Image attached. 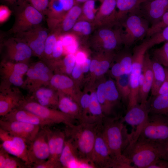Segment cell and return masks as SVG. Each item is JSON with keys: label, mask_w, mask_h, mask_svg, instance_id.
I'll list each match as a JSON object with an SVG mask.
<instances>
[{"label": "cell", "mask_w": 168, "mask_h": 168, "mask_svg": "<svg viewBox=\"0 0 168 168\" xmlns=\"http://www.w3.org/2000/svg\"><path fill=\"white\" fill-rule=\"evenodd\" d=\"M27 63L3 60L1 62L0 72L4 81L16 87H23V77L29 68Z\"/></svg>", "instance_id": "obj_11"}, {"label": "cell", "mask_w": 168, "mask_h": 168, "mask_svg": "<svg viewBox=\"0 0 168 168\" xmlns=\"http://www.w3.org/2000/svg\"><path fill=\"white\" fill-rule=\"evenodd\" d=\"M1 119L6 120L24 122L39 125L42 128L55 124L31 112L19 107L15 109L5 116L2 117Z\"/></svg>", "instance_id": "obj_18"}, {"label": "cell", "mask_w": 168, "mask_h": 168, "mask_svg": "<svg viewBox=\"0 0 168 168\" xmlns=\"http://www.w3.org/2000/svg\"><path fill=\"white\" fill-rule=\"evenodd\" d=\"M82 12L80 7L74 5L66 12L60 21V27L63 31L67 32L72 28Z\"/></svg>", "instance_id": "obj_32"}, {"label": "cell", "mask_w": 168, "mask_h": 168, "mask_svg": "<svg viewBox=\"0 0 168 168\" xmlns=\"http://www.w3.org/2000/svg\"><path fill=\"white\" fill-rule=\"evenodd\" d=\"M100 124L95 139L91 159L96 168H112L113 159L102 134Z\"/></svg>", "instance_id": "obj_16"}, {"label": "cell", "mask_w": 168, "mask_h": 168, "mask_svg": "<svg viewBox=\"0 0 168 168\" xmlns=\"http://www.w3.org/2000/svg\"><path fill=\"white\" fill-rule=\"evenodd\" d=\"M7 60L15 62L27 63L33 55L30 47L24 41L14 36L2 43Z\"/></svg>", "instance_id": "obj_12"}, {"label": "cell", "mask_w": 168, "mask_h": 168, "mask_svg": "<svg viewBox=\"0 0 168 168\" xmlns=\"http://www.w3.org/2000/svg\"><path fill=\"white\" fill-rule=\"evenodd\" d=\"M132 54L129 49L125 50L117 62L123 70L124 74L129 75L132 68Z\"/></svg>", "instance_id": "obj_39"}, {"label": "cell", "mask_w": 168, "mask_h": 168, "mask_svg": "<svg viewBox=\"0 0 168 168\" xmlns=\"http://www.w3.org/2000/svg\"><path fill=\"white\" fill-rule=\"evenodd\" d=\"M41 128L39 125L21 121L0 120V128L22 138L28 145L34 140Z\"/></svg>", "instance_id": "obj_13"}, {"label": "cell", "mask_w": 168, "mask_h": 168, "mask_svg": "<svg viewBox=\"0 0 168 168\" xmlns=\"http://www.w3.org/2000/svg\"><path fill=\"white\" fill-rule=\"evenodd\" d=\"M156 143L161 153V158L168 161V139L163 142Z\"/></svg>", "instance_id": "obj_49"}, {"label": "cell", "mask_w": 168, "mask_h": 168, "mask_svg": "<svg viewBox=\"0 0 168 168\" xmlns=\"http://www.w3.org/2000/svg\"><path fill=\"white\" fill-rule=\"evenodd\" d=\"M82 72L81 66L76 63L72 72L73 77L75 78H78Z\"/></svg>", "instance_id": "obj_56"}, {"label": "cell", "mask_w": 168, "mask_h": 168, "mask_svg": "<svg viewBox=\"0 0 168 168\" xmlns=\"http://www.w3.org/2000/svg\"><path fill=\"white\" fill-rule=\"evenodd\" d=\"M56 33L54 31L49 33L45 42L44 60L51 59L54 47L58 40Z\"/></svg>", "instance_id": "obj_37"}, {"label": "cell", "mask_w": 168, "mask_h": 168, "mask_svg": "<svg viewBox=\"0 0 168 168\" xmlns=\"http://www.w3.org/2000/svg\"><path fill=\"white\" fill-rule=\"evenodd\" d=\"M116 0H103L99 9V13L102 16L106 18L107 22L112 24L116 21L117 12Z\"/></svg>", "instance_id": "obj_34"}, {"label": "cell", "mask_w": 168, "mask_h": 168, "mask_svg": "<svg viewBox=\"0 0 168 168\" xmlns=\"http://www.w3.org/2000/svg\"><path fill=\"white\" fill-rule=\"evenodd\" d=\"M50 154L45 131L41 128L39 133L28 147V158L32 164L48 159Z\"/></svg>", "instance_id": "obj_15"}, {"label": "cell", "mask_w": 168, "mask_h": 168, "mask_svg": "<svg viewBox=\"0 0 168 168\" xmlns=\"http://www.w3.org/2000/svg\"><path fill=\"white\" fill-rule=\"evenodd\" d=\"M58 107L59 110L74 120H77L79 123L81 122L82 115L80 106L71 98L59 94Z\"/></svg>", "instance_id": "obj_24"}, {"label": "cell", "mask_w": 168, "mask_h": 168, "mask_svg": "<svg viewBox=\"0 0 168 168\" xmlns=\"http://www.w3.org/2000/svg\"><path fill=\"white\" fill-rule=\"evenodd\" d=\"M30 97L42 105L54 109L58 107V95L51 87H42L32 93Z\"/></svg>", "instance_id": "obj_23"}, {"label": "cell", "mask_w": 168, "mask_h": 168, "mask_svg": "<svg viewBox=\"0 0 168 168\" xmlns=\"http://www.w3.org/2000/svg\"><path fill=\"white\" fill-rule=\"evenodd\" d=\"M123 155L128 159L135 168H148L157 160L161 158L157 143L140 137L136 141L128 145Z\"/></svg>", "instance_id": "obj_3"}, {"label": "cell", "mask_w": 168, "mask_h": 168, "mask_svg": "<svg viewBox=\"0 0 168 168\" xmlns=\"http://www.w3.org/2000/svg\"><path fill=\"white\" fill-rule=\"evenodd\" d=\"M100 129L112 158V165L124 159L123 152L128 143L129 134L121 119L117 117L105 116L101 123Z\"/></svg>", "instance_id": "obj_1"}, {"label": "cell", "mask_w": 168, "mask_h": 168, "mask_svg": "<svg viewBox=\"0 0 168 168\" xmlns=\"http://www.w3.org/2000/svg\"><path fill=\"white\" fill-rule=\"evenodd\" d=\"M27 0L17 5L15 21L9 32L14 35L24 32L40 25L43 15Z\"/></svg>", "instance_id": "obj_4"}, {"label": "cell", "mask_w": 168, "mask_h": 168, "mask_svg": "<svg viewBox=\"0 0 168 168\" xmlns=\"http://www.w3.org/2000/svg\"><path fill=\"white\" fill-rule=\"evenodd\" d=\"M167 26H168V11L164 14L157 22L149 27L147 31L146 36L147 37H150Z\"/></svg>", "instance_id": "obj_40"}, {"label": "cell", "mask_w": 168, "mask_h": 168, "mask_svg": "<svg viewBox=\"0 0 168 168\" xmlns=\"http://www.w3.org/2000/svg\"><path fill=\"white\" fill-rule=\"evenodd\" d=\"M86 59L84 54L82 52H79L76 56V63L81 65L85 62Z\"/></svg>", "instance_id": "obj_57"}, {"label": "cell", "mask_w": 168, "mask_h": 168, "mask_svg": "<svg viewBox=\"0 0 168 168\" xmlns=\"http://www.w3.org/2000/svg\"><path fill=\"white\" fill-rule=\"evenodd\" d=\"M117 79V89L120 95L127 106L130 94L129 75L124 74Z\"/></svg>", "instance_id": "obj_35"}, {"label": "cell", "mask_w": 168, "mask_h": 168, "mask_svg": "<svg viewBox=\"0 0 168 168\" xmlns=\"http://www.w3.org/2000/svg\"><path fill=\"white\" fill-rule=\"evenodd\" d=\"M122 32V28L113 30L107 28L100 30L99 35L104 48L108 51H111L120 44L123 43Z\"/></svg>", "instance_id": "obj_22"}, {"label": "cell", "mask_w": 168, "mask_h": 168, "mask_svg": "<svg viewBox=\"0 0 168 168\" xmlns=\"http://www.w3.org/2000/svg\"><path fill=\"white\" fill-rule=\"evenodd\" d=\"M79 157L71 139L65 140L64 146L59 158L62 168H70L72 162Z\"/></svg>", "instance_id": "obj_27"}, {"label": "cell", "mask_w": 168, "mask_h": 168, "mask_svg": "<svg viewBox=\"0 0 168 168\" xmlns=\"http://www.w3.org/2000/svg\"><path fill=\"white\" fill-rule=\"evenodd\" d=\"M33 168H61L62 166L60 162L48 159L39 162L32 164Z\"/></svg>", "instance_id": "obj_44"}, {"label": "cell", "mask_w": 168, "mask_h": 168, "mask_svg": "<svg viewBox=\"0 0 168 168\" xmlns=\"http://www.w3.org/2000/svg\"><path fill=\"white\" fill-rule=\"evenodd\" d=\"M153 74V81L151 89L152 96L156 95L163 82L165 77V68L160 63L152 59Z\"/></svg>", "instance_id": "obj_28"}, {"label": "cell", "mask_w": 168, "mask_h": 168, "mask_svg": "<svg viewBox=\"0 0 168 168\" xmlns=\"http://www.w3.org/2000/svg\"><path fill=\"white\" fill-rule=\"evenodd\" d=\"M49 33L48 30L40 25L14 36L25 42L31 49L33 55L43 58L45 42Z\"/></svg>", "instance_id": "obj_9"}, {"label": "cell", "mask_w": 168, "mask_h": 168, "mask_svg": "<svg viewBox=\"0 0 168 168\" xmlns=\"http://www.w3.org/2000/svg\"><path fill=\"white\" fill-rule=\"evenodd\" d=\"M75 1L80 2H85L89 0H74Z\"/></svg>", "instance_id": "obj_61"}, {"label": "cell", "mask_w": 168, "mask_h": 168, "mask_svg": "<svg viewBox=\"0 0 168 168\" xmlns=\"http://www.w3.org/2000/svg\"><path fill=\"white\" fill-rule=\"evenodd\" d=\"M11 11L6 6L1 5L0 7V21L2 23L6 21L10 16Z\"/></svg>", "instance_id": "obj_50"}, {"label": "cell", "mask_w": 168, "mask_h": 168, "mask_svg": "<svg viewBox=\"0 0 168 168\" xmlns=\"http://www.w3.org/2000/svg\"><path fill=\"white\" fill-rule=\"evenodd\" d=\"M149 38L147 40L149 49L155 45L168 41V26Z\"/></svg>", "instance_id": "obj_38"}, {"label": "cell", "mask_w": 168, "mask_h": 168, "mask_svg": "<svg viewBox=\"0 0 168 168\" xmlns=\"http://www.w3.org/2000/svg\"><path fill=\"white\" fill-rule=\"evenodd\" d=\"M48 127L44 128L46 132L50 151L49 159L60 162L59 158L66 139V133L60 130H51Z\"/></svg>", "instance_id": "obj_19"}, {"label": "cell", "mask_w": 168, "mask_h": 168, "mask_svg": "<svg viewBox=\"0 0 168 168\" xmlns=\"http://www.w3.org/2000/svg\"><path fill=\"white\" fill-rule=\"evenodd\" d=\"M101 122H81L77 125L72 123L66 125V136L71 139L80 157L91 161L96 138Z\"/></svg>", "instance_id": "obj_2"}, {"label": "cell", "mask_w": 168, "mask_h": 168, "mask_svg": "<svg viewBox=\"0 0 168 168\" xmlns=\"http://www.w3.org/2000/svg\"><path fill=\"white\" fill-rule=\"evenodd\" d=\"M149 115L147 105L137 104L127 110V112L121 119L132 128L129 134V143L136 141L139 138Z\"/></svg>", "instance_id": "obj_8"}, {"label": "cell", "mask_w": 168, "mask_h": 168, "mask_svg": "<svg viewBox=\"0 0 168 168\" xmlns=\"http://www.w3.org/2000/svg\"><path fill=\"white\" fill-rule=\"evenodd\" d=\"M127 16L123 23L124 30L122 35L123 43L129 48L146 36L150 27L148 21L139 14L133 13Z\"/></svg>", "instance_id": "obj_5"}, {"label": "cell", "mask_w": 168, "mask_h": 168, "mask_svg": "<svg viewBox=\"0 0 168 168\" xmlns=\"http://www.w3.org/2000/svg\"><path fill=\"white\" fill-rule=\"evenodd\" d=\"M149 114H158L168 118V94L157 95L148 100Z\"/></svg>", "instance_id": "obj_25"}, {"label": "cell", "mask_w": 168, "mask_h": 168, "mask_svg": "<svg viewBox=\"0 0 168 168\" xmlns=\"http://www.w3.org/2000/svg\"><path fill=\"white\" fill-rule=\"evenodd\" d=\"M146 0H116V7L118 9L116 16V21L124 19L127 15L138 13L140 4Z\"/></svg>", "instance_id": "obj_26"}, {"label": "cell", "mask_w": 168, "mask_h": 168, "mask_svg": "<svg viewBox=\"0 0 168 168\" xmlns=\"http://www.w3.org/2000/svg\"><path fill=\"white\" fill-rule=\"evenodd\" d=\"M91 101L89 106V122L98 123L102 121L105 117L97 97L96 93L92 92L91 95Z\"/></svg>", "instance_id": "obj_31"}, {"label": "cell", "mask_w": 168, "mask_h": 168, "mask_svg": "<svg viewBox=\"0 0 168 168\" xmlns=\"http://www.w3.org/2000/svg\"><path fill=\"white\" fill-rule=\"evenodd\" d=\"M113 56V55L107 59L99 62L97 67L94 72L96 75H101L107 72L110 66V60L112 58Z\"/></svg>", "instance_id": "obj_47"}, {"label": "cell", "mask_w": 168, "mask_h": 168, "mask_svg": "<svg viewBox=\"0 0 168 168\" xmlns=\"http://www.w3.org/2000/svg\"><path fill=\"white\" fill-rule=\"evenodd\" d=\"M99 62L96 60H93L91 62L90 70L91 72H94L96 69Z\"/></svg>", "instance_id": "obj_60"}, {"label": "cell", "mask_w": 168, "mask_h": 168, "mask_svg": "<svg viewBox=\"0 0 168 168\" xmlns=\"http://www.w3.org/2000/svg\"><path fill=\"white\" fill-rule=\"evenodd\" d=\"M152 54L153 59L168 68V41L161 47L153 49Z\"/></svg>", "instance_id": "obj_36"}, {"label": "cell", "mask_w": 168, "mask_h": 168, "mask_svg": "<svg viewBox=\"0 0 168 168\" xmlns=\"http://www.w3.org/2000/svg\"><path fill=\"white\" fill-rule=\"evenodd\" d=\"M72 29L74 31L86 35H89L91 31V24L86 21H81L76 23Z\"/></svg>", "instance_id": "obj_42"}, {"label": "cell", "mask_w": 168, "mask_h": 168, "mask_svg": "<svg viewBox=\"0 0 168 168\" xmlns=\"http://www.w3.org/2000/svg\"><path fill=\"white\" fill-rule=\"evenodd\" d=\"M29 0H2V1L7 4L9 5H14V4H16V3L18 4L22 2H23Z\"/></svg>", "instance_id": "obj_59"}, {"label": "cell", "mask_w": 168, "mask_h": 168, "mask_svg": "<svg viewBox=\"0 0 168 168\" xmlns=\"http://www.w3.org/2000/svg\"><path fill=\"white\" fill-rule=\"evenodd\" d=\"M168 11V0H147L140 4L138 14L152 26Z\"/></svg>", "instance_id": "obj_17"}, {"label": "cell", "mask_w": 168, "mask_h": 168, "mask_svg": "<svg viewBox=\"0 0 168 168\" xmlns=\"http://www.w3.org/2000/svg\"><path fill=\"white\" fill-rule=\"evenodd\" d=\"M91 62L89 59L86 58L85 62L81 65L82 72H87L90 70Z\"/></svg>", "instance_id": "obj_58"}, {"label": "cell", "mask_w": 168, "mask_h": 168, "mask_svg": "<svg viewBox=\"0 0 168 168\" xmlns=\"http://www.w3.org/2000/svg\"><path fill=\"white\" fill-rule=\"evenodd\" d=\"M63 5L64 11L67 12L74 6V0H58Z\"/></svg>", "instance_id": "obj_55"}, {"label": "cell", "mask_w": 168, "mask_h": 168, "mask_svg": "<svg viewBox=\"0 0 168 168\" xmlns=\"http://www.w3.org/2000/svg\"><path fill=\"white\" fill-rule=\"evenodd\" d=\"M63 44V48H65L76 42L74 37L70 34H65L60 37Z\"/></svg>", "instance_id": "obj_51"}, {"label": "cell", "mask_w": 168, "mask_h": 168, "mask_svg": "<svg viewBox=\"0 0 168 168\" xmlns=\"http://www.w3.org/2000/svg\"><path fill=\"white\" fill-rule=\"evenodd\" d=\"M106 100V114L109 116L111 114L113 107L117 103L120 94L116 85L112 80H109L105 83Z\"/></svg>", "instance_id": "obj_30"}, {"label": "cell", "mask_w": 168, "mask_h": 168, "mask_svg": "<svg viewBox=\"0 0 168 168\" xmlns=\"http://www.w3.org/2000/svg\"><path fill=\"white\" fill-rule=\"evenodd\" d=\"M142 72L144 74V80L142 85L139 87V101L140 104L146 106L149 93L151 90L153 77L152 59L147 51L144 56Z\"/></svg>", "instance_id": "obj_20"}, {"label": "cell", "mask_w": 168, "mask_h": 168, "mask_svg": "<svg viewBox=\"0 0 168 168\" xmlns=\"http://www.w3.org/2000/svg\"><path fill=\"white\" fill-rule=\"evenodd\" d=\"M164 68L165 72V80L157 95L168 94V68Z\"/></svg>", "instance_id": "obj_52"}, {"label": "cell", "mask_w": 168, "mask_h": 168, "mask_svg": "<svg viewBox=\"0 0 168 168\" xmlns=\"http://www.w3.org/2000/svg\"><path fill=\"white\" fill-rule=\"evenodd\" d=\"M96 94L97 99L101 106L103 113L105 116L106 109V100L105 83H102L99 85Z\"/></svg>", "instance_id": "obj_41"}, {"label": "cell", "mask_w": 168, "mask_h": 168, "mask_svg": "<svg viewBox=\"0 0 168 168\" xmlns=\"http://www.w3.org/2000/svg\"><path fill=\"white\" fill-rule=\"evenodd\" d=\"M148 168H168V161L162 158H159Z\"/></svg>", "instance_id": "obj_53"}, {"label": "cell", "mask_w": 168, "mask_h": 168, "mask_svg": "<svg viewBox=\"0 0 168 168\" xmlns=\"http://www.w3.org/2000/svg\"><path fill=\"white\" fill-rule=\"evenodd\" d=\"M111 72L112 75L116 78L124 74L118 62L116 63L113 65L111 69Z\"/></svg>", "instance_id": "obj_54"}, {"label": "cell", "mask_w": 168, "mask_h": 168, "mask_svg": "<svg viewBox=\"0 0 168 168\" xmlns=\"http://www.w3.org/2000/svg\"><path fill=\"white\" fill-rule=\"evenodd\" d=\"M12 85L3 81L0 89V116H5L18 107L24 97L17 88H13Z\"/></svg>", "instance_id": "obj_14"}, {"label": "cell", "mask_w": 168, "mask_h": 168, "mask_svg": "<svg viewBox=\"0 0 168 168\" xmlns=\"http://www.w3.org/2000/svg\"><path fill=\"white\" fill-rule=\"evenodd\" d=\"M63 50L64 48L62 42L61 40L58 38L53 49L50 59L52 58H57L60 57L63 53Z\"/></svg>", "instance_id": "obj_48"}, {"label": "cell", "mask_w": 168, "mask_h": 168, "mask_svg": "<svg viewBox=\"0 0 168 168\" xmlns=\"http://www.w3.org/2000/svg\"><path fill=\"white\" fill-rule=\"evenodd\" d=\"M63 63L66 72L68 74L72 73L76 63V56L73 54H68L64 58Z\"/></svg>", "instance_id": "obj_45"}, {"label": "cell", "mask_w": 168, "mask_h": 168, "mask_svg": "<svg viewBox=\"0 0 168 168\" xmlns=\"http://www.w3.org/2000/svg\"><path fill=\"white\" fill-rule=\"evenodd\" d=\"M53 75L52 73L40 72L31 66L26 74L24 87L32 93L42 87L49 86Z\"/></svg>", "instance_id": "obj_21"}, {"label": "cell", "mask_w": 168, "mask_h": 168, "mask_svg": "<svg viewBox=\"0 0 168 168\" xmlns=\"http://www.w3.org/2000/svg\"><path fill=\"white\" fill-rule=\"evenodd\" d=\"M17 107L28 110L55 124L63 123L68 125L73 123L74 120L60 110L42 105L30 97H24Z\"/></svg>", "instance_id": "obj_6"}, {"label": "cell", "mask_w": 168, "mask_h": 168, "mask_svg": "<svg viewBox=\"0 0 168 168\" xmlns=\"http://www.w3.org/2000/svg\"><path fill=\"white\" fill-rule=\"evenodd\" d=\"M0 147L7 153L23 160L31 168L28 158V145L22 138L0 128Z\"/></svg>", "instance_id": "obj_10"}, {"label": "cell", "mask_w": 168, "mask_h": 168, "mask_svg": "<svg viewBox=\"0 0 168 168\" xmlns=\"http://www.w3.org/2000/svg\"><path fill=\"white\" fill-rule=\"evenodd\" d=\"M50 0H29L31 4L41 12L46 15Z\"/></svg>", "instance_id": "obj_46"}, {"label": "cell", "mask_w": 168, "mask_h": 168, "mask_svg": "<svg viewBox=\"0 0 168 168\" xmlns=\"http://www.w3.org/2000/svg\"><path fill=\"white\" fill-rule=\"evenodd\" d=\"M30 168L21 159L10 155L3 148L0 149V168Z\"/></svg>", "instance_id": "obj_29"}, {"label": "cell", "mask_w": 168, "mask_h": 168, "mask_svg": "<svg viewBox=\"0 0 168 168\" xmlns=\"http://www.w3.org/2000/svg\"><path fill=\"white\" fill-rule=\"evenodd\" d=\"M139 137L156 143L167 139L168 118L161 114H149Z\"/></svg>", "instance_id": "obj_7"}, {"label": "cell", "mask_w": 168, "mask_h": 168, "mask_svg": "<svg viewBox=\"0 0 168 168\" xmlns=\"http://www.w3.org/2000/svg\"><path fill=\"white\" fill-rule=\"evenodd\" d=\"M95 2L94 0H89L84 2L82 11L89 20H92L95 17Z\"/></svg>", "instance_id": "obj_43"}, {"label": "cell", "mask_w": 168, "mask_h": 168, "mask_svg": "<svg viewBox=\"0 0 168 168\" xmlns=\"http://www.w3.org/2000/svg\"><path fill=\"white\" fill-rule=\"evenodd\" d=\"M73 85V82L71 78L60 74L53 75L49 84L52 88L63 91L66 93H68V90H69Z\"/></svg>", "instance_id": "obj_33"}]
</instances>
